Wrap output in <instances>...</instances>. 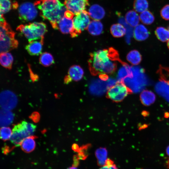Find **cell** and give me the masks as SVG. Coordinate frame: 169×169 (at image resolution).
<instances>
[{
	"label": "cell",
	"instance_id": "obj_1",
	"mask_svg": "<svg viewBox=\"0 0 169 169\" xmlns=\"http://www.w3.org/2000/svg\"><path fill=\"white\" fill-rule=\"evenodd\" d=\"M39 10L42 17L48 20L53 28L58 29V23L67 9L60 0H38L34 3Z\"/></svg>",
	"mask_w": 169,
	"mask_h": 169
},
{
	"label": "cell",
	"instance_id": "obj_2",
	"mask_svg": "<svg viewBox=\"0 0 169 169\" xmlns=\"http://www.w3.org/2000/svg\"><path fill=\"white\" fill-rule=\"evenodd\" d=\"M89 69L93 75L102 74H111L117 69V64L110 58L108 49L100 50L90 54Z\"/></svg>",
	"mask_w": 169,
	"mask_h": 169
},
{
	"label": "cell",
	"instance_id": "obj_3",
	"mask_svg": "<svg viewBox=\"0 0 169 169\" xmlns=\"http://www.w3.org/2000/svg\"><path fill=\"white\" fill-rule=\"evenodd\" d=\"M3 14H0V53L8 52L17 48L18 41L15 38V33L6 22Z\"/></svg>",
	"mask_w": 169,
	"mask_h": 169
},
{
	"label": "cell",
	"instance_id": "obj_4",
	"mask_svg": "<svg viewBox=\"0 0 169 169\" xmlns=\"http://www.w3.org/2000/svg\"><path fill=\"white\" fill-rule=\"evenodd\" d=\"M133 77L126 78L122 82L132 93L139 92L150 83V81L145 74V69L139 66H131Z\"/></svg>",
	"mask_w": 169,
	"mask_h": 169
},
{
	"label": "cell",
	"instance_id": "obj_5",
	"mask_svg": "<svg viewBox=\"0 0 169 169\" xmlns=\"http://www.w3.org/2000/svg\"><path fill=\"white\" fill-rule=\"evenodd\" d=\"M17 30L23 34L29 42L38 39L44 42V36L47 31L46 24L38 22L20 25Z\"/></svg>",
	"mask_w": 169,
	"mask_h": 169
},
{
	"label": "cell",
	"instance_id": "obj_6",
	"mask_svg": "<svg viewBox=\"0 0 169 169\" xmlns=\"http://www.w3.org/2000/svg\"><path fill=\"white\" fill-rule=\"evenodd\" d=\"M132 92L123 82H118L108 89L107 97L111 100L119 102L122 100L127 95Z\"/></svg>",
	"mask_w": 169,
	"mask_h": 169
},
{
	"label": "cell",
	"instance_id": "obj_7",
	"mask_svg": "<svg viewBox=\"0 0 169 169\" xmlns=\"http://www.w3.org/2000/svg\"><path fill=\"white\" fill-rule=\"evenodd\" d=\"M90 20L88 12L85 10L76 15L73 19L74 30L70 34L71 37H77L82 31L87 29L90 23Z\"/></svg>",
	"mask_w": 169,
	"mask_h": 169
},
{
	"label": "cell",
	"instance_id": "obj_8",
	"mask_svg": "<svg viewBox=\"0 0 169 169\" xmlns=\"http://www.w3.org/2000/svg\"><path fill=\"white\" fill-rule=\"evenodd\" d=\"M30 136L23 121L14 125L10 141L15 146H18L24 139Z\"/></svg>",
	"mask_w": 169,
	"mask_h": 169
},
{
	"label": "cell",
	"instance_id": "obj_9",
	"mask_svg": "<svg viewBox=\"0 0 169 169\" xmlns=\"http://www.w3.org/2000/svg\"><path fill=\"white\" fill-rule=\"evenodd\" d=\"M34 4L26 2L21 4L18 8L19 18L28 21L34 19L37 16L38 11Z\"/></svg>",
	"mask_w": 169,
	"mask_h": 169
},
{
	"label": "cell",
	"instance_id": "obj_10",
	"mask_svg": "<svg viewBox=\"0 0 169 169\" xmlns=\"http://www.w3.org/2000/svg\"><path fill=\"white\" fill-rule=\"evenodd\" d=\"M64 4L68 10L77 15L89 5V0H65Z\"/></svg>",
	"mask_w": 169,
	"mask_h": 169
},
{
	"label": "cell",
	"instance_id": "obj_11",
	"mask_svg": "<svg viewBox=\"0 0 169 169\" xmlns=\"http://www.w3.org/2000/svg\"><path fill=\"white\" fill-rule=\"evenodd\" d=\"M84 74V70L80 66L72 65L69 69L68 74L64 79V82L65 84H68L72 80L79 81L82 78Z\"/></svg>",
	"mask_w": 169,
	"mask_h": 169
},
{
	"label": "cell",
	"instance_id": "obj_12",
	"mask_svg": "<svg viewBox=\"0 0 169 169\" xmlns=\"http://www.w3.org/2000/svg\"><path fill=\"white\" fill-rule=\"evenodd\" d=\"M1 106L6 109L13 108L17 103V97L15 94L9 90H4L1 94Z\"/></svg>",
	"mask_w": 169,
	"mask_h": 169
},
{
	"label": "cell",
	"instance_id": "obj_13",
	"mask_svg": "<svg viewBox=\"0 0 169 169\" xmlns=\"http://www.w3.org/2000/svg\"><path fill=\"white\" fill-rule=\"evenodd\" d=\"M109 88L106 81H104L101 79L93 80L90 86V92L97 95L103 94Z\"/></svg>",
	"mask_w": 169,
	"mask_h": 169
},
{
	"label": "cell",
	"instance_id": "obj_14",
	"mask_svg": "<svg viewBox=\"0 0 169 169\" xmlns=\"http://www.w3.org/2000/svg\"><path fill=\"white\" fill-rule=\"evenodd\" d=\"M58 29L63 34L70 35L74 30L73 20L65 17L62 18L58 23Z\"/></svg>",
	"mask_w": 169,
	"mask_h": 169
},
{
	"label": "cell",
	"instance_id": "obj_15",
	"mask_svg": "<svg viewBox=\"0 0 169 169\" xmlns=\"http://www.w3.org/2000/svg\"><path fill=\"white\" fill-rule=\"evenodd\" d=\"M44 42L40 40H33L29 42L25 46V49L31 55H38L41 54Z\"/></svg>",
	"mask_w": 169,
	"mask_h": 169
},
{
	"label": "cell",
	"instance_id": "obj_16",
	"mask_svg": "<svg viewBox=\"0 0 169 169\" xmlns=\"http://www.w3.org/2000/svg\"><path fill=\"white\" fill-rule=\"evenodd\" d=\"M88 13L90 17L95 20H99L105 16V12L104 9L98 4H94L90 6Z\"/></svg>",
	"mask_w": 169,
	"mask_h": 169
},
{
	"label": "cell",
	"instance_id": "obj_17",
	"mask_svg": "<svg viewBox=\"0 0 169 169\" xmlns=\"http://www.w3.org/2000/svg\"><path fill=\"white\" fill-rule=\"evenodd\" d=\"M134 36L138 41H143L149 37L150 33L147 28L141 24L136 26L134 31Z\"/></svg>",
	"mask_w": 169,
	"mask_h": 169
},
{
	"label": "cell",
	"instance_id": "obj_18",
	"mask_svg": "<svg viewBox=\"0 0 169 169\" xmlns=\"http://www.w3.org/2000/svg\"><path fill=\"white\" fill-rule=\"evenodd\" d=\"M133 77L131 66L125 63L118 71L117 81L118 82H122L123 79L126 78H132Z\"/></svg>",
	"mask_w": 169,
	"mask_h": 169
},
{
	"label": "cell",
	"instance_id": "obj_19",
	"mask_svg": "<svg viewBox=\"0 0 169 169\" xmlns=\"http://www.w3.org/2000/svg\"><path fill=\"white\" fill-rule=\"evenodd\" d=\"M87 29L91 35L97 36L102 33L103 27L100 21L94 20L90 22Z\"/></svg>",
	"mask_w": 169,
	"mask_h": 169
},
{
	"label": "cell",
	"instance_id": "obj_20",
	"mask_svg": "<svg viewBox=\"0 0 169 169\" xmlns=\"http://www.w3.org/2000/svg\"><path fill=\"white\" fill-rule=\"evenodd\" d=\"M140 99L143 105L148 106L154 103L156 99V96L155 94L151 91L144 90L140 94Z\"/></svg>",
	"mask_w": 169,
	"mask_h": 169
},
{
	"label": "cell",
	"instance_id": "obj_21",
	"mask_svg": "<svg viewBox=\"0 0 169 169\" xmlns=\"http://www.w3.org/2000/svg\"><path fill=\"white\" fill-rule=\"evenodd\" d=\"M155 89L156 92L164 98L169 102V85L161 81L156 85Z\"/></svg>",
	"mask_w": 169,
	"mask_h": 169
},
{
	"label": "cell",
	"instance_id": "obj_22",
	"mask_svg": "<svg viewBox=\"0 0 169 169\" xmlns=\"http://www.w3.org/2000/svg\"><path fill=\"white\" fill-rule=\"evenodd\" d=\"M13 60V56L11 53L8 52L0 53V64L4 68L11 69L12 68Z\"/></svg>",
	"mask_w": 169,
	"mask_h": 169
},
{
	"label": "cell",
	"instance_id": "obj_23",
	"mask_svg": "<svg viewBox=\"0 0 169 169\" xmlns=\"http://www.w3.org/2000/svg\"><path fill=\"white\" fill-rule=\"evenodd\" d=\"M35 136H31L24 139L20 145L22 150L27 153L33 151L35 147Z\"/></svg>",
	"mask_w": 169,
	"mask_h": 169
},
{
	"label": "cell",
	"instance_id": "obj_24",
	"mask_svg": "<svg viewBox=\"0 0 169 169\" xmlns=\"http://www.w3.org/2000/svg\"><path fill=\"white\" fill-rule=\"evenodd\" d=\"M140 17L136 12L133 10L128 11L125 15L126 22L132 27H136L140 21Z\"/></svg>",
	"mask_w": 169,
	"mask_h": 169
},
{
	"label": "cell",
	"instance_id": "obj_25",
	"mask_svg": "<svg viewBox=\"0 0 169 169\" xmlns=\"http://www.w3.org/2000/svg\"><path fill=\"white\" fill-rule=\"evenodd\" d=\"M110 32L112 35L115 38H120L124 36L126 33L125 27L120 23L113 24L110 28Z\"/></svg>",
	"mask_w": 169,
	"mask_h": 169
},
{
	"label": "cell",
	"instance_id": "obj_26",
	"mask_svg": "<svg viewBox=\"0 0 169 169\" xmlns=\"http://www.w3.org/2000/svg\"><path fill=\"white\" fill-rule=\"evenodd\" d=\"M127 61L133 65L139 64L141 61L142 57L138 51L133 50L130 51L127 54Z\"/></svg>",
	"mask_w": 169,
	"mask_h": 169
},
{
	"label": "cell",
	"instance_id": "obj_27",
	"mask_svg": "<svg viewBox=\"0 0 169 169\" xmlns=\"http://www.w3.org/2000/svg\"><path fill=\"white\" fill-rule=\"evenodd\" d=\"M1 125L3 126L10 124L12 122L13 115V114L7 110H1Z\"/></svg>",
	"mask_w": 169,
	"mask_h": 169
},
{
	"label": "cell",
	"instance_id": "obj_28",
	"mask_svg": "<svg viewBox=\"0 0 169 169\" xmlns=\"http://www.w3.org/2000/svg\"><path fill=\"white\" fill-rule=\"evenodd\" d=\"M40 64L45 67H48L54 63L52 55L48 52H44L41 55L39 59Z\"/></svg>",
	"mask_w": 169,
	"mask_h": 169
},
{
	"label": "cell",
	"instance_id": "obj_29",
	"mask_svg": "<svg viewBox=\"0 0 169 169\" xmlns=\"http://www.w3.org/2000/svg\"><path fill=\"white\" fill-rule=\"evenodd\" d=\"M95 154L98 165L104 166L107 159V151L106 149L104 148H99L96 150Z\"/></svg>",
	"mask_w": 169,
	"mask_h": 169
},
{
	"label": "cell",
	"instance_id": "obj_30",
	"mask_svg": "<svg viewBox=\"0 0 169 169\" xmlns=\"http://www.w3.org/2000/svg\"><path fill=\"white\" fill-rule=\"evenodd\" d=\"M157 73L160 81L169 85V68L160 65Z\"/></svg>",
	"mask_w": 169,
	"mask_h": 169
},
{
	"label": "cell",
	"instance_id": "obj_31",
	"mask_svg": "<svg viewBox=\"0 0 169 169\" xmlns=\"http://www.w3.org/2000/svg\"><path fill=\"white\" fill-rule=\"evenodd\" d=\"M155 33L158 39L162 42H165L169 39V30L163 27H157L155 30Z\"/></svg>",
	"mask_w": 169,
	"mask_h": 169
},
{
	"label": "cell",
	"instance_id": "obj_32",
	"mask_svg": "<svg viewBox=\"0 0 169 169\" xmlns=\"http://www.w3.org/2000/svg\"><path fill=\"white\" fill-rule=\"evenodd\" d=\"M119 21L120 23L123 25L126 28L125 41L127 44H130L131 43V38L133 34V28L132 27L129 25L122 17H120Z\"/></svg>",
	"mask_w": 169,
	"mask_h": 169
},
{
	"label": "cell",
	"instance_id": "obj_33",
	"mask_svg": "<svg viewBox=\"0 0 169 169\" xmlns=\"http://www.w3.org/2000/svg\"><path fill=\"white\" fill-rule=\"evenodd\" d=\"M140 18L141 21L146 25H150L154 21L155 18L152 13L148 10H146L140 14Z\"/></svg>",
	"mask_w": 169,
	"mask_h": 169
},
{
	"label": "cell",
	"instance_id": "obj_34",
	"mask_svg": "<svg viewBox=\"0 0 169 169\" xmlns=\"http://www.w3.org/2000/svg\"><path fill=\"white\" fill-rule=\"evenodd\" d=\"M148 6L147 0H135L133 4L134 9L138 13H142L146 10Z\"/></svg>",
	"mask_w": 169,
	"mask_h": 169
},
{
	"label": "cell",
	"instance_id": "obj_35",
	"mask_svg": "<svg viewBox=\"0 0 169 169\" xmlns=\"http://www.w3.org/2000/svg\"><path fill=\"white\" fill-rule=\"evenodd\" d=\"M0 14L8 12L11 9L12 5L10 0H0Z\"/></svg>",
	"mask_w": 169,
	"mask_h": 169
},
{
	"label": "cell",
	"instance_id": "obj_36",
	"mask_svg": "<svg viewBox=\"0 0 169 169\" xmlns=\"http://www.w3.org/2000/svg\"><path fill=\"white\" fill-rule=\"evenodd\" d=\"M12 133L9 127L3 126L0 129V138L3 141L8 140L11 138Z\"/></svg>",
	"mask_w": 169,
	"mask_h": 169
},
{
	"label": "cell",
	"instance_id": "obj_37",
	"mask_svg": "<svg viewBox=\"0 0 169 169\" xmlns=\"http://www.w3.org/2000/svg\"><path fill=\"white\" fill-rule=\"evenodd\" d=\"M160 14L163 19L165 20H169V4L165 6L161 9Z\"/></svg>",
	"mask_w": 169,
	"mask_h": 169
},
{
	"label": "cell",
	"instance_id": "obj_38",
	"mask_svg": "<svg viewBox=\"0 0 169 169\" xmlns=\"http://www.w3.org/2000/svg\"><path fill=\"white\" fill-rule=\"evenodd\" d=\"M26 128L30 135L31 136L35 132L36 126L33 124L23 121Z\"/></svg>",
	"mask_w": 169,
	"mask_h": 169
},
{
	"label": "cell",
	"instance_id": "obj_39",
	"mask_svg": "<svg viewBox=\"0 0 169 169\" xmlns=\"http://www.w3.org/2000/svg\"><path fill=\"white\" fill-rule=\"evenodd\" d=\"M29 118L34 122L37 123L40 120V115L38 112H34L31 114Z\"/></svg>",
	"mask_w": 169,
	"mask_h": 169
},
{
	"label": "cell",
	"instance_id": "obj_40",
	"mask_svg": "<svg viewBox=\"0 0 169 169\" xmlns=\"http://www.w3.org/2000/svg\"><path fill=\"white\" fill-rule=\"evenodd\" d=\"M79 159L77 155H75L74 157L73 158V166L75 167H77L79 164Z\"/></svg>",
	"mask_w": 169,
	"mask_h": 169
},
{
	"label": "cell",
	"instance_id": "obj_41",
	"mask_svg": "<svg viewBox=\"0 0 169 169\" xmlns=\"http://www.w3.org/2000/svg\"><path fill=\"white\" fill-rule=\"evenodd\" d=\"M74 14L71 11L67 10L65 13L64 17L69 19H72Z\"/></svg>",
	"mask_w": 169,
	"mask_h": 169
},
{
	"label": "cell",
	"instance_id": "obj_42",
	"mask_svg": "<svg viewBox=\"0 0 169 169\" xmlns=\"http://www.w3.org/2000/svg\"><path fill=\"white\" fill-rule=\"evenodd\" d=\"M100 169H118L115 164H114L110 166L104 165Z\"/></svg>",
	"mask_w": 169,
	"mask_h": 169
},
{
	"label": "cell",
	"instance_id": "obj_43",
	"mask_svg": "<svg viewBox=\"0 0 169 169\" xmlns=\"http://www.w3.org/2000/svg\"><path fill=\"white\" fill-rule=\"evenodd\" d=\"M99 77L100 79L104 81H107L109 79L108 76L106 74H100Z\"/></svg>",
	"mask_w": 169,
	"mask_h": 169
},
{
	"label": "cell",
	"instance_id": "obj_44",
	"mask_svg": "<svg viewBox=\"0 0 169 169\" xmlns=\"http://www.w3.org/2000/svg\"><path fill=\"white\" fill-rule=\"evenodd\" d=\"M114 164V161L110 159H107L106 160L105 165L110 166Z\"/></svg>",
	"mask_w": 169,
	"mask_h": 169
},
{
	"label": "cell",
	"instance_id": "obj_45",
	"mask_svg": "<svg viewBox=\"0 0 169 169\" xmlns=\"http://www.w3.org/2000/svg\"><path fill=\"white\" fill-rule=\"evenodd\" d=\"M72 149L74 151H78L79 149L78 146L76 144L73 145Z\"/></svg>",
	"mask_w": 169,
	"mask_h": 169
},
{
	"label": "cell",
	"instance_id": "obj_46",
	"mask_svg": "<svg viewBox=\"0 0 169 169\" xmlns=\"http://www.w3.org/2000/svg\"><path fill=\"white\" fill-rule=\"evenodd\" d=\"M166 167L167 168L169 169V158L166 161Z\"/></svg>",
	"mask_w": 169,
	"mask_h": 169
},
{
	"label": "cell",
	"instance_id": "obj_47",
	"mask_svg": "<svg viewBox=\"0 0 169 169\" xmlns=\"http://www.w3.org/2000/svg\"><path fill=\"white\" fill-rule=\"evenodd\" d=\"M166 153L167 156H169V146H168L166 149Z\"/></svg>",
	"mask_w": 169,
	"mask_h": 169
},
{
	"label": "cell",
	"instance_id": "obj_48",
	"mask_svg": "<svg viewBox=\"0 0 169 169\" xmlns=\"http://www.w3.org/2000/svg\"><path fill=\"white\" fill-rule=\"evenodd\" d=\"M142 113L143 115L145 116H146L148 115L147 112H146V111H144Z\"/></svg>",
	"mask_w": 169,
	"mask_h": 169
},
{
	"label": "cell",
	"instance_id": "obj_49",
	"mask_svg": "<svg viewBox=\"0 0 169 169\" xmlns=\"http://www.w3.org/2000/svg\"><path fill=\"white\" fill-rule=\"evenodd\" d=\"M68 169H77L76 167L72 166L71 167L68 168Z\"/></svg>",
	"mask_w": 169,
	"mask_h": 169
},
{
	"label": "cell",
	"instance_id": "obj_50",
	"mask_svg": "<svg viewBox=\"0 0 169 169\" xmlns=\"http://www.w3.org/2000/svg\"><path fill=\"white\" fill-rule=\"evenodd\" d=\"M167 45L168 49H169V39H168V40L167 43Z\"/></svg>",
	"mask_w": 169,
	"mask_h": 169
},
{
	"label": "cell",
	"instance_id": "obj_51",
	"mask_svg": "<svg viewBox=\"0 0 169 169\" xmlns=\"http://www.w3.org/2000/svg\"><path fill=\"white\" fill-rule=\"evenodd\" d=\"M168 30H169V27L168 28Z\"/></svg>",
	"mask_w": 169,
	"mask_h": 169
}]
</instances>
